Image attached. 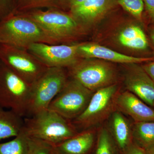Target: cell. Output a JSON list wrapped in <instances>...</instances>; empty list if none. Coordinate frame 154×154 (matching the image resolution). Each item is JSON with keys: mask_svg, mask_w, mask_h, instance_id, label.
Instances as JSON below:
<instances>
[{"mask_svg": "<svg viewBox=\"0 0 154 154\" xmlns=\"http://www.w3.org/2000/svg\"><path fill=\"white\" fill-rule=\"evenodd\" d=\"M23 130L28 137L54 146L79 133L70 120L49 109L24 118Z\"/></svg>", "mask_w": 154, "mask_h": 154, "instance_id": "cell-1", "label": "cell"}, {"mask_svg": "<svg viewBox=\"0 0 154 154\" xmlns=\"http://www.w3.org/2000/svg\"><path fill=\"white\" fill-rule=\"evenodd\" d=\"M34 43L57 44L36 22L23 14H14L0 21V44L27 49Z\"/></svg>", "mask_w": 154, "mask_h": 154, "instance_id": "cell-2", "label": "cell"}, {"mask_svg": "<svg viewBox=\"0 0 154 154\" xmlns=\"http://www.w3.org/2000/svg\"><path fill=\"white\" fill-rule=\"evenodd\" d=\"M31 86L0 60V107L26 117Z\"/></svg>", "mask_w": 154, "mask_h": 154, "instance_id": "cell-3", "label": "cell"}, {"mask_svg": "<svg viewBox=\"0 0 154 154\" xmlns=\"http://www.w3.org/2000/svg\"><path fill=\"white\" fill-rule=\"evenodd\" d=\"M68 79L66 68H48L44 73L32 84L26 117L48 109L50 104Z\"/></svg>", "mask_w": 154, "mask_h": 154, "instance_id": "cell-4", "label": "cell"}, {"mask_svg": "<svg viewBox=\"0 0 154 154\" xmlns=\"http://www.w3.org/2000/svg\"><path fill=\"white\" fill-rule=\"evenodd\" d=\"M23 15L36 22L57 44L70 40L84 29L72 16L61 11H36Z\"/></svg>", "mask_w": 154, "mask_h": 154, "instance_id": "cell-5", "label": "cell"}, {"mask_svg": "<svg viewBox=\"0 0 154 154\" xmlns=\"http://www.w3.org/2000/svg\"><path fill=\"white\" fill-rule=\"evenodd\" d=\"M94 93L70 78L52 100L48 109L72 121L85 110Z\"/></svg>", "mask_w": 154, "mask_h": 154, "instance_id": "cell-6", "label": "cell"}, {"mask_svg": "<svg viewBox=\"0 0 154 154\" xmlns=\"http://www.w3.org/2000/svg\"><path fill=\"white\" fill-rule=\"evenodd\" d=\"M117 91L115 84L94 92L85 110L72 121L79 132L92 129L110 116L115 107Z\"/></svg>", "mask_w": 154, "mask_h": 154, "instance_id": "cell-7", "label": "cell"}, {"mask_svg": "<svg viewBox=\"0 0 154 154\" xmlns=\"http://www.w3.org/2000/svg\"><path fill=\"white\" fill-rule=\"evenodd\" d=\"M69 69L71 78L93 92L115 84L114 69L103 61L80 59Z\"/></svg>", "mask_w": 154, "mask_h": 154, "instance_id": "cell-8", "label": "cell"}, {"mask_svg": "<svg viewBox=\"0 0 154 154\" xmlns=\"http://www.w3.org/2000/svg\"><path fill=\"white\" fill-rule=\"evenodd\" d=\"M0 60L32 85L48 68L27 49L0 44Z\"/></svg>", "mask_w": 154, "mask_h": 154, "instance_id": "cell-9", "label": "cell"}, {"mask_svg": "<svg viewBox=\"0 0 154 154\" xmlns=\"http://www.w3.org/2000/svg\"><path fill=\"white\" fill-rule=\"evenodd\" d=\"M79 43L50 44L34 43L27 50L48 68H69L80 59L78 53Z\"/></svg>", "mask_w": 154, "mask_h": 154, "instance_id": "cell-10", "label": "cell"}, {"mask_svg": "<svg viewBox=\"0 0 154 154\" xmlns=\"http://www.w3.org/2000/svg\"><path fill=\"white\" fill-rule=\"evenodd\" d=\"M125 76L128 91L154 109V82L142 66L131 64Z\"/></svg>", "mask_w": 154, "mask_h": 154, "instance_id": "cell-11", "label": "cell"}, {"mask_svg": "<svg viewBox=\"0 0 154 154\" xmlns=\"http://www.w3.org/2000/svg\"><path fill=\"white\" fill-rule=\"evenodd\" d=\"M80 58H97L119 63L139 64L154 60V57H139L127 55L94 43H79Z\"/></svg>", "mask_w": 154, "mask_h": 154, "instance_id": "cell-12", "label": "cell"}, {"mask_svg": "<svg viewBox=\"0 0 154 154\" xmlns=\"http://www.w3.org/2000/svg\"><path fill=\"white\" fill-rule=\"evenodd\" d=\"M115 107L131 117L134 122L154 121V109L129 91L117 94Z\"/></svg>", "mask_w": 154, "mask_h": 154, "instance_id": "cell-13", "label": "cell"}, {"mask_svg": "<svg viewBox=\"0 0 154 154\" xmlns=\"http://www.w3.org/2000/svg\"><path fill=\"white\" fill-rule=\"evenodd\" d=\"M113 0H85L71 8L72 17L83 28L94 24L110 9Z\"/></svg>", "mask_w": 154, "mask_h": 154, "instance_id": "cell-14", "label": "cell"}, {"mask_svg": "<svg viewBox=\"0 0 154 154\" xmlns=\"http://www.w3.org/2000/svg\"><path fill=\"white\" fill-rule=\"evenodd\" d=\"M94 131L86 130L54 146V150L57 154H88L94 146Z\"/></svg>", "mask_w": 154, "mask_h": 154, "instance_id": "cell-15", "label": "cell"}, {"mask_svg": "<svg viewBox=\"0 0 154 154\" xmlns=\"http://www.w3.org/2000/svg\"><path fill=\"white\" fill-rule=\"evenodd\" d=\"M109 127L110 134L122 151L132 143V126L120 111H113L111 113Z\"/></svg>", "mask_w": 154, "mask_h": 154, "instance_id": "cell-16", "label": "cell"}, {"mask_svg": "<svg viewBox=\"0 0 154 154\" xmlns=\"http://www.w3.org/2000/svg\"><path fill=\"white\" fill-rule=\"evenodd\" d=\"M24 118L0 107V141L17 136L24 128Z\"/></svg>", "mask_w": 154, "mask_h": 154, "instance_id": "cell-17", "label": "cell"}, {"mask_svg": "<svg viewBox=\"0 0 154 154\" xmlns=\"http://www.w3.org/2000/svg\"><path fill=\"white\" fill-rule=\"evenodd\" d=\"M118 40L125 47L136 50H144L148 46L144 32L137 25H131L123 29L119 35Z\"/></svg>", "mask_w": 154, "mask_h": 154, "instance_id": "cell-18", "label": "cell"}, {"mask_svg": "<svg viewBox=\"0 0 154 154\" xmlns=\"http://www.w3.org/2000/svg\"><path fill=\"white\" fill-rule=\"evenodd\" d=\"M133 140L144 150L154 147V121L134 122Z\"/></svg>", "mask_w": 154, "mask_h": 154, "instance_id": "cell-19", "label": "cell"}, {"mask_svg": "<svg viewBox=\"0 0 154 154\" xmlns=\"http://www.w3.org/2000/svg\"><path fill=\"white\" fill-rule=\"evenodd\" d=\"M28 138L23 129L12 140L0 143V154H28Z\"/></svg>", "mask_w": 154, "mask_h": 154, "instance_id": "cell-20", "label": "cell"}, {"mask_svg": "<svg viewBox=\"0 0 154 154\" xmlns=\"http://www.w3.org/2000/svg\"><path fill=\"white\" fill-rule=\"evenodd\" d=\"M115 142L110 131L103 128L99 131L95 154H116Z\"/></svg>", "mask_w": 154, "mask_h": 154, "instance_id": "cell-21", "label": "cell"}, {"mask_svg": "<svg viewBox=\"0 0 154 154\" xmlns=\"http://www.w3.org/2000/svg\"><path fill=\"white\" fill-rule=\"evenodd\" d=\"M54 146L35 138L28 137V154H53Z\"/></svg>", "mask_w": 154, "mask_h": 154, "instance_id": "cell-22", "label": "cell"}, {"mask_svg": "<svg viewBox=\"0 0 154 154\" xmlns=\"http://www.w3.org/2000/svg\"><path fill=\"white\" fill-rule=\"evenodd\" d=\"M125 11L138 20L141 21L144 6L143 0H117Z\"/></svg>", "mask_w": 154, "mask_h": 154, "instance_id": "cell-23", "label": "cell"}, {"mask_svg": "<svg viewBox=\"0 0 154 154\" xmlns=\"http://www.w3.org/2000/svg\"><path fill=\"white\" fill-rule=\"evenodd\" d=\"M14 13L12 0H0V21Z\"/></svg>", "mask_w": 154, "mask_h": 154, "instance_id": "cell-24", "label": "cell"}, {"mask_svg": "<svg viewBox=\"0 0 154 154\" xmlns=\"http://www.w3.org/2000/svg\"><path fill=\"white\" fill-rule=\"evenodd\" d=\"M122 151V154H147L144 149L133 142Z\"/></svg>", "mask_w": 154, "mask_h": 154, "instance_id": "cell-25", "label": "cell"}, {"mask_svg": "<svg viewBox=\"0 0 154 154\" xmlns=\"http://www.w3.org/2000/svg\"><path fill=\"white\" fill-rule=\"evenodd\" d=\"M149 17L154 22V0H143Z\"/></svg>", "mask_w": 154, "mask_h": 154, "instance_id": "cell-26", "label": "cell"}, {"mask_svg": "<svg viewBox=\"0 0 154 154\" xmlns=\"http://www.w3.org/2000/svg\"><path fill=\"white\" fill-rule=\"evenodd\" d=\"M142 67L154 82V60L149 62Z\"/></svg>", "mask_w": 154, "mask_h": 154, "instance_id": "cell-27", "label": "cell"}, {"mask_svg": "<svg viewBox=\"0 0 154 154\" xmlns=\"http://www.w3.org/2000/svg\"><path fill=\"white\" fill-rule=\"evenodd\" d=\"M28 2V4L30 5L33 6H41L43 5H49L54 3L55 0H27Z\"/></svg>", "mask_w": 154, "mask_h": 154, "instance_id": "cell-28", "label": "cell"}, {"mask_svg": "<svg viewBox=\"0 0 154 154\" xmlns=\"http://www.w3.org/2000/svg\"><path fill=\"white\" fill-rule=\"evenodd\" d=\"M68 3L69 5L71 8L75 7V6L79 5L80 4L83 3L84 1L85 0H68Z\"/></svg>", "mask_w": 154, "mask_h": 154, "instance_id": "cell-29", "label": "cell"}, {"mask_svg": "<svg viewBox=\"0 0 154 154\" xmlns=\"http://www.w3.org/2000/svg\"><path fill=\"white\" fill-rule=\"evenodd\" d=\"M145 150L147 154H154V147Z\"/></svg>", "mask_w": 154, "mask_h": 154, "instance_id": "cell-30", "label": "cell"}, {"mask_svg": "<svg viewBox=\"0 0 154 154\" xmlns=\"http://www.w3.org/2000/svg\"><path fill=\"white\" fill-rule=\"evenodd\" d=\"M151 39L152 42L154 47V32H152Z\"/></svg>", "mask_w": 154, "mask_h": 154, "instance_id": "cell-31", "label": "cell"}, {"mask_svg": "<svg viewBox=\"0 0 154 154\" xmlns=\"http://www.w3.org/2000/svg\"><path fill=\"white\" fill-rule=\"evenodd\" d=\"M53 154H57L55 152H54H54H53Z\"/></svg>", "mask_w": 154, "mask_h": 154, "instance_id": "cell-32", "label": "cell"}, {"mask_svg": "<svg viewBox=\"0 0 154 154\" xmlns=\"http://www.w3.org/2000/svg\"><path fill=\"white\" fill-rule=\"evenodd\" d=\"M152 32H154V28L153 29L152 31Z\"/></svg>", "mask_w": 154, "mask_h": 154, "instance_id": "cell-33", "label": "cell"}]
</instances>
